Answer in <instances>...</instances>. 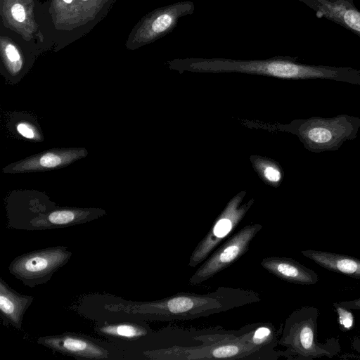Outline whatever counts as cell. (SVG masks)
I'll list each match as a JSON object with an SVG mask.
<instances>
[{"mask_svg":"<svg viewBox=\"0 0 360 360\" xmlns=\"http://www.w3.org/2000/svg\"><path fill=\"white\" fill-rule=\"evenodd\" d=\"M261 300L251 290L220 286L214 292L200 295L179 292L150 302L124 301L105 308L112 312L136 316L143 320L172 321L206 317Z\"/></svg>","mask_w":360,"mask_h":360,"instance_id":"cell-1","label":"cell"},{"mask_svg":"<svg viewBox=\"0 0 360 360\" xmlns=\"http://www.w3.org/2000/svg\"><path fill=\"white\" fill-rule=\"evenodd\" d=\"M319 310L302 307L294 310L285 319L278 344L284 347L285 357L290 359L311 360L333 357L339 352L338 340L332 339L321 344L317 340Z\"/></svg>","mask_w":360,"mask_h":360,"instance_id":"cell-2","label":"cell"},{"mask_svg":"<svg viewBox=\"0 0 360 360\" xmlns=\"http://www.w3.org/2000/svg\"><path fill=\"white\" fill-rule=\"evenodd\" d=\"M285 128L297 135L307 150L318 153L337 150L346 141L356 139L360 118L345 114L333 117L313 116L294 120Z\"/></svg>","mask_w":360,"mask_h":360,"instance_id":"cell-3","label":"cell"},{"mask_svg":"<svg viewBox=\"0 0 360 360\" xmlns=\"http://www.w3.org/2000/svg\"><path fill=\"white\" fill-rule=\"evenodd\" d=\"M212 338L213 343L200 347H179L149 350L143 354L150 359H273L269 354L243 343L231 332L224 338Z\"/></svg>","mask_w":360,"mask_h":360,"instance_id":"cell-4","label":"cell"},{"mask_svg":"<svg viewBox=\"0 0 360 360\" xmlns=\"http://www.w3.org/2000/svg\"><path fill=\"white\" fill-rule=\"evenodd\" d=\"M72 255L65 246L40 249L15 257L10 263L8 270L25 285L34 288L46 283L69 262Z\"/></svg>","mask_w":360,"mask_h":360,"instance_id":"cell-5","label":"cell"},{"mask_svg":"<svg viewBox=\"0 0 360 360\" xmlns=\"http://www.w3.org/2000/svg\"><path fill=\"white\" fill-rule=\"evenodd\" d=\"M262 229L259 224H248L232 235L204 261L191 276L188 284L199 285L233 264L249 250Z\"/></svg>","mask_w":360,"mask_h":360,"instance_id":"cell-6","label":"cell"},{"mask_svg":"<svg viewBox=\"0 0 360 360\" xmlns=\"http://www.w3.org/2000/svg\"><path fill=\"white\" fill-rule=\"evenodd\" d=\"M245 192L235 195L216 219L212 226L192 252L188 266L195 267L203 262L225 238L236 229L254 202L241 204Z\"/></svg>","mask_w":360,"mask_h":360,"instance_id":"cell-7","label":"cell"},{"mask_svg":"<svg viewBox=\"0 0 360 360\" xmlns=\"http://www.w3.org/2000/svg\"><path fill=\"white\" fill-rule=\"evenodd\" d=\"M37 342L54 352L81 359H108V350L92 339L80 334L66 332L60 335L39 337Z\"/></svg>","mask_w":360,"mask_h":360,"instance_id":"cell-8","label":"cell"},{"mask_svg":"<svg viewBox=\"0 0 360 360\" xmlns=\"http://www.w3.org/2000/svg\"><path fill=\"white\" fill-rule=\"evenodd\" d=\"M105 212L98 209L60 208L30 219L20 229L42 231L63 228L86 223L102 217Z\"/></svg>","mask_w":360,"mask_h":360,"instance_id":"cell-9","label":"cell"},{"mask_svg":"<svg viewBox=\"0 0 360 360\" xmlns=\"http://www.w3.org/2000/svg\"><path fill=\"white\" fill-rule=\"evenodd\" d=\"M85 149L52 150L8 166L4 172H26L64 167L86 156Z\"/></svg>","mask_w":360,"mask_h":360,"instance_id":"cell-10","label":"cell"},{"mask_svg":"<svg viewBox=\"0 0 360 360\" xmlns=\"http://www.w3.org/2000/svg\"><path fill=\"white\" fill-rule=\"evenodd\" d=\"M318 16L332 20L360 37V11L346 0H307Z\"/></svg>","mask_w":360,"mask_h":360,"instance_id":"cell-11","label":"cell"},{"mask_svg":"<svg viewBox=\"0 0 360 360\" xmlns=\"http://www.w3.org/2000/svg\"><path fill=\"white\" fill-rule=\"evenodd\" d=\"M261 266L270 274L285 281L300 285H314L319 281L317 274L296 260L285 257H267Z\"/></svg>","mask_w":360,"mask_h":360,"instance_id":"cell-12","label":"cell"},{"mask_svg":"<svg viewBox=\"0 0 360 360\" xmlns=\"http://www.w3.org/2000/svg\"><path fill=\"white\" fill-rule=\"evenodd\" d=\"M34 300L18 292L0 278V316L4 324L21 330L24 314Z\"/></svg>","mask_w":360,"mask_h":360,"instance_id":"cell-13","label":"cell"},{"mask_svg":"<svg viewBox=\"0 0 360 360\" xmlns=\"http://www.w3.org/2000/svg\"><path fill=\"white\" fill-rule=\"evenodd\" d=\"M231 333L240 338L242 342L269 354L274 359L281 355L285 356L284 352L274 350L278 344V340L276 328L271 323L249 324Z\"/></svg>","mask_w":360,"mask_h":360,"instance_id":"cell-14","label":"cell"},{"mask_svg":"<svg viewBox=\"0 0 360 360\" xmlns=\"http://www.w3.org/2000/svg\"><path fill=\"white\" fill-rule=\"evenodd\" d=\"M301 253L326 269L360 279V259L359 258L314 250H302Z\"/></svg>","mask_w":360,"mask_h":360,"instance_id":"cell-15","label":"cell"},{"mask_svg":"<svg viewBox=\"0 0 360 360\" xmlns=\"http://www.w3.org/2000/svg\"><path fill=\"white\" fill-rule=\"evenodd\" d=\"M95 330L100 335L108 338L126 340H136L143 338L151 332L148 326L135 322L104 323L97 324Z\"/></svg>","mask_w":360,"mask_h":360,"instance_id":"cell-16","label":"cell"},{"mask_svg":"<svg viewBox=\"0 0 360 360\" xmlns=\"http://www.w3.org/2000/svg\"><path fill=\"white\" fill-rule=\"evenodd\" d=\"M257 167L267 181L275 184L280 182L282 174L281 169L276 165L271 162L259 160L257 162Z\"/></svg>","mask_w":360,"mask_h":360,"instance_id":"cell-17","label":"cell"},{"mask_svg":"<svg viewBox=\"0 0 360 360\" xmlns=\"http://www.w3.org/2000/svg\"><path fill=\"white\" fill-rule=\"evenodd\" d=\"M334 307L339 315L338 321L341 327H343L342 330H348L352 326L354 323V318L352 314L347 309L338 302L334 303Z\"/></svg>","mask_w":360,"mask_h":360,"instance_id":"cell-18","label":"cell"},{"mask_svg":"<svg viewBox=\"0 0 360 360\" xmlns=\"http://www.w3.org/2000/svg\"><path fill=\"white\" fill-rule=\"evenodd\" d=\"M16 129L20 134L27 139L39 140L38 131L34 126L28 122H20L18 124Z\"/></svg>","mask_w":360,"mask_h":360,"instance_id":"cell-19","label":"cell"},{"mask_svg":"<svg viewBox=\"0 0 360 360\" xmlns=\"http://www.w3.org/2000/svg\"><path fill=\"white\" fill-rule=\"evenodd\" d=\"M13 17L18 22H22L25 18V12L22 5L15 4L11 8Z\"/></svg>","mask_w":360,"mask_h":360,"instance_id":"cell-20","label":"cell"},{"mask_svg":"<svg viewBox=\"0 0 360 360\" xmlns=\"http://www.w3.org/2000/svg\"><path fill=\"white\" fill-rule=\"evenodd\" d=\"M6 53L8 58L12 62H17L20 60V55L15 47L11 44H8L6 48Z\"/></svg>","mask_w":360,"mask_h":360,"instance_id":"cell-21","label":"cell"},{"mask_svg":"<svg viewBox=\"0 0 360 360\" xmlns=\"http://www.w3.org/2000/svg\"><path fill=\"white\" fill-rule=\"evenodd\" d=\"M338 303L349 309L360 310V297L349 301L338 302Z\"/></svg>","mask_w":360,"mask_h":360,"instance_id":"cell-22","label":"cell"},{"mask_svg":"<svg viewBox=\"0 0 360 360\" xmlns=\"http://www.w3.org/2000/svg\"><path fill=\"white\" fill-rule=\"evenodd\" d=\"M65 3H70L72 0H63Z\"/></svg>","mask_w":360,"mask_h":360,"instance_id":"cell-23","label":"cell"}]
</instances>
